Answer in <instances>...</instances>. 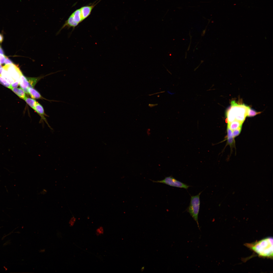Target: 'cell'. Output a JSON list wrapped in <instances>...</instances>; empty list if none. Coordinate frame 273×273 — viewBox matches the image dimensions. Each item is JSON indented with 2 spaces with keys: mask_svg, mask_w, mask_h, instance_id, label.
<instances>
[{
  "mask_svg": "<svg viewBox=\"0 0 273 273\" xmlns=\"http://www.w3.org/2000/svg\"><path fill=\"white\" fill-rule=\"evenodd\" d=\"M5 135L30 162L38 163L39 157L45 147L36 133L26 127L11 129Z\"/></svg>",
  "mask_w": 273,
  "mask_h": 273,
  "instance_id": "1",
  "label": "cell"
},
{
  "mask_svg": "<svg viewBox=\"0 0 273 273\" xmlns=\"http://www.w3.org/2000/svg\"><path fill=\"white\" fill-rule=\"evenodd\" d=\"M200 2L192 7L186 8L180 11L168 12L160 17L166 41L179 30L186 17Z\"/></svg>",
  "mask_w": 273,
  "mask_h": 273,
  "instance_id": "2",
  "label": "cell"
},
{
  "mask_svg": "<svg viewBox=\"0 0 273 273\" xmlns=\"http://www.w3.org/2000/svg\"><path fill=\"white\" fill-rule=\"evenodd\" d=\"M38 170L51 187H56V177L58 175V169L54 154L46 148L41 152L38 159Z\"/></svg>",
  "mask_w": 273,
  "mask_h": 273,
  "instance_id": "3",
  "label": "cell"
},
{
  "mask_svg": "<svg viewBox=\"0 0 273 273\" xmlns=\"http://www.w3.org/2000/svg\"><path fill=\"white\" fill-rule=\"evenodd\" d=\"M139 34L149 44L156 49L166 41L160 17L149 22L140 31Z\"/></svg>",
  "mask_w": 273,
  "mask_h": 273,
  "instance_id": "4",
  "label": "cell"
},
{
  "mask_svg": "<svg viewBox=\"0 0 273 273\" xmlns=\"http://www.w3.org/2000/svg\"><path fill=\"white\" fill-rule=\"evenodd\" d=\"M67 219L80 232L84 239L88 241L94 247L99 255L101 253L97 248L93 238L89 235L92 232L85 213L78 206L75 205Z\"/></svg>",
  "mask_w": 273,
  "mask_h": 273,
  "instance_id": "5",
  "label": "cell"
},
{
  "mask_svg": "<svg viewBox=\"0 0 273 273\" xmlns=\"http://www.w3.org/2000/svg\"><path fill=\"white\" fill-rule=\"evenodd\" d=\"M56 185L64 197L72 198L84 197L80 187L66 175H58L56 177Z\"/></svg>",
  "mask_w": 273,
  "mask_h": 273,
  "instance_id": "6",
  "label": "cell"
},
{
  "mask_svg": "<svg viewBox=\"0 0 273 273\" xmlns=\"http://www.w3.org/2000/svg\"><path fill=\"white\" fill-rule=\"evenodd\" d=\"M24 181L42 197L49 199L53 195L50 185L42 176L33 175H24Z\"/></svg>",
  "mask_w": 273,
  "mask_h": 273,
  "instance_id": "7",
  "label": "cell"
},
{
  "mask_svg": "<svg viewBox=\"0 0 273 273\" xmlns=\"http://www.w3.org/2000/svg\"><path fill=\"white\" fill-rule=\"evenodd\" d=\"M3 152L21 168L30 162L21 152L16 145L7 138L3 147Z\"/></svg>",
  "mask_w": 273,
  "mask_h": 273,
  "instance_id": "8",
  "label": "cell"
},
{
  "mask_svg": "<svg viewBox=\"0 0 273 273\" xmlns=\"http://www.w3.org/2000/svg\"><path fill=\"white\" fill-rule=\"evenodd\" d=\"M54 156L58 166V175H66L81 157V155L54 154Z\"/></svg>",
  "mask_w": 273,
  "mask_h": 273,
  "instance_id": "9",
  "label": "cell"
},
{
  "mask_svg": "<svg viewBox=\"0 0 273 273\" xmlns=\"http://www.w3.org/2000/svg\"><path fill=\"white\" fill-rule=\"evenodd\" d=\"M49 200L58 211L67 219L75 205L68 198L58 195H53Z\"/></svg>",
  "mask_w": 273,
  "mask_h": 273,
  "instance_id": "10",
  "label": "cell"
},
{
  "mask_svg": "<svg viewBox=\"0 0 273 273\" xmlns=\"http://www.w3.org/2000/svg\"><path fill=\"white\" fill-rule=\"evenodd\" d=\"M0 166L16 176L21 178L24 176L22 168L16 164L4 152H0Z\"/></svg>",
  "mask_w": 273,
  "mask_h": 273,
  "instance_id": "11",
  "label": "cell"
},
{
  "mask_svg": "<svg viewBox=\"0 0 273 273\" xmlns=\"http://www.w3.org/2000/svg\"><path fill=\"white\" fill-rule=\"evenodd\" d=\"M12 112L9 110L0 108V126L6 128L9 126Z\"/></svg>",
  "mask_w": 273,
  "mask_h": 273,
  "instance_id": "12",
  "label": "cell"
},
{
  "mask_svg": "<svg viewBox=\"0 0 273 273\" xmlns=\"http://www.w3.org/2000/svg\"><path fill=\"white\" fill-rule=\"evenodd\" d=\"M38 170V163L35 161H31L27 165L22 168V170L24 176L34 174Z\"/></svg>",
  "mask_w": 273,
  "mask_h": 273,
  "instance_id": "13",
  "label": "cell"
},
{
  "mask_svg": "<svg viewBox=\"0 0 273 273\" xmlns=\"http://www.w3.org/2000/svg\"><path fill=\"white\" fill-rule=\"evenodd\" d=\"M9 126L11 129L26 127L25 124L13 113H11Z\"/></svg>",
  "mask_w": 273,
  "mask_h": 273,
  "instance_id": "14",
  "label": "cell"
},
{
  "mask_svg": "<svg viewBox=\"0 0 273 273\" xmlns=\"http://www.w3.org/2000/svg\"><path fill=\"white\" fill-rule=\"evenodd\" d=\"M7 79V74L5 70L0 67V86L3 85Z\"/></svg>",
  "mask_w": 273,
  "mask_h": 273,
  "instance_id": "15",
  "label": "cell"
},
{
  "mask_svg": "<svg viewBox=\"0 0 273 273\" xmlns=\"http://www.w3.org/2000/svg\"><path fill=\"white\" fill-rule=\"evenodd\" d=\"M0 108L8 110V104L3 96L0 94Z\"/></svg>",
  "mask_w": 273,
  "mask_h": 273,
  "instance_id": "16",
  "label": "cell"
},
{
  "mask_svg": "<svg viewBox=\"0 0 273 273\" xmlns=\"http://www.w3.org/2000/svg\"><path fill=\"white\" fill-rule=\"evenodd\" d=\"M6 139V135L0 136V152H3V147Z\"/></svg>",
  "mask_w": 273,
  "mask_h": 273,
  "instance_id": "17",
  "label": "cell"
},
{
  "mask_svg": "<svg viewBox=\"0 0 273 273\" xmlns=\"http://www.w3.org/2000/svg\"><path fill=\"white\" fill-rule=\"evenodd\" d=\"M4 132L2 129V127L0 126V136L4 135Z\"/></svg>",
  "mask_w": 273,
  "mask_h": 273,
  "instance_id": "18",
  "label": "cell"
}]
</instances>
